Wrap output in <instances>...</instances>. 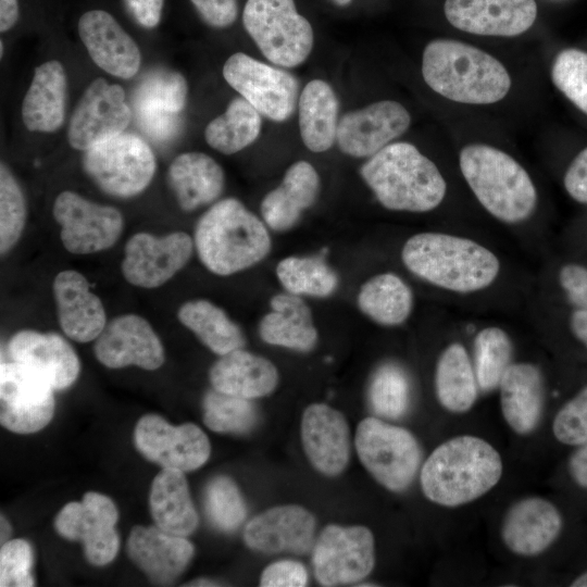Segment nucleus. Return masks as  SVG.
I'll return each mask as SVG.
<instances>
[{"label": "nucleus", "instance_id": "6e6d98bb", "mask_svg": "<svg viewBox=\"0 0 587 587\" xmlns=\"http://www.w3.org/2000/svg\"><path fill=\"white\" fill-rule=\"evenodd\" d=\"M135 21L146 28L155 27L161 20L164 0H124Z\"/></svg>", "mask_w": 587, "mask_h": 587}, {"label": "nucleus", "instance_id": "7c9ffc66", "mask_svg": "<svg viewBox=\"0 0 587 587\" xmlns=\"http://www.w3.org/2000/svg\"><path fill=\"white\" fill-rule=\"evenodd\" d=\"M209 378L213 389L252 400L273 392L279 375L268 359L240 348L221 355Z\"/></svg>", "mask_w": 587, "mask_h": 587}, {"label": "nucleus", "instance_id": "cd10ccee", "mask_svg": "<svg viewBox=\"0 0 587 587\" xmlns=\"http://www.w3.org/2000/svg\"><path fill=\"white\" fill-rule=\"evenodd\" d=\"M9 352L13 361L30 365L45 374L55 390L70 387L80 372L76 352L55 333L20 330L11 337Z\"/></svg>", "mask_w": 587, "mask_h": 587}, {"label": "nucleus", "instance_id": "20e7f679", "mask_svg": "<svg viewBox=\"0 0 587 587\" xmlns=\"http://www.w3.org/2000/svg\"><path fill=\"white\" fill-rule=\"evenodd\" d=\"M360 174L377 201L390 211L429 212L447 193L437 165L405 141L391 142L370 157Z\"/></svg>", "mask_w": 587, "mask_h": 587}, {"label": "nucleus", "instance_id": "e433bc0d", "mask_svg": "<svg viewBox=\"0 0 587 587\" xmlns=\"http://www.w3.org/2000/svg\"><path fill=\"white\" fill-rule=\"evenodd\" d=\"M299 129L312 152L328 150L336 140L338 100L332 86L322 79L309 82L299 98Z\"/></svg>", "mask_w": 587, "mask_h": 587}, {"label": "nucleus", "instance_id": "052dcab7", "mask_svg": "<svg viewBox=\"0 0 587 587\" xmlns=\"http://www.w3.org/2000/svg\"><path fill=\"white\" fill-rule=\"evenodd\" d=\"M1 545L10 540L12 528L8 520L1 514Z\"/></svg>", "mask_w": 587, "mask_h": 587}, {"label": "nucleus", "instance_id": "423d86ee", "mask_svg": "<svg viewBox=\"0 0 587 587\" xmlns=\"http://www.w3.org/2000/svg\"><path fill=\"white\" fill-rule=\"evenodd\" d=\"M463 178L479 204L505 224L527 221L538 193L527 171L509 153L485 143H471L459 153Z\"/></svg>", "mask_w": 587, "mask_h": 587}, {"label": "nucleus", "instance_id": "f704fd0d", "mask_svg": "<svg viewBox=\"0 0 587 587\" xmlns=\"http://www.w3.org/2000/svg\"><path fill=\"white\" fill-rule=\"evenodd\" d=\"M149 507L155 526L166 533L187 537L198 527V513L180 470L162 467L152 480Z\"/></svg>", "mask_w": 587, "mask_h": 587}, {"label": "nucleus", "instance_id": "dca6fc26", "mask_svg": "<svg viewBox=\"0 0 587 587\" xmlns=\"http://www.w3.org/2000/svg\"><path fill=\"white\" fill-rule=\"evenodd\" d=\"M132 114L124 89L98 77L88 85L72 114L68 142L72 148L86 151L124 133Z\"/></svg>", "mask_w": 587, "mask_h": 587}, {"label": "nucleus", "instance_id": "de8ad7c7", "mask_svg": "<svg viewBox=\"0 0 587 587\" xmlns=\"http://www.w3.org/2000/svg\"><path fill=\"white\" fill-rule=\"evenodd\" d=\"M551 79L587 115V51L569 48L559 52L552 63Z\"/></svg>", "mask_w": 587, "mask_h": 587}, {"label": "nucleus", "instance_id": "0eeeda50", "mask_svg": "<svg viewBox=\"0 0 587 587\" xmlns=\"http://www.w3.org/2000/svg\"><path fill=\"white\" fill-rule=\"evenodd\" d=\"M242 23L262 54L275 65L298 66L312 51V26L299 14L294 0H247Z\"/></svg>", "mask_w": 587, "mask_h": 587}, {"label": "nucleus", "instance_id": "a878e982", "mask_svg": "<svg viewBox=\"0 0 587 587\" xmlns=\"http://www.w3.org/2000/svg\"><path fill=\"white\" fill-rule=\"evenodd\" d=\"M126 549L133 563L150 580L161 585L180 576L195 554V547L186 537L166 533L155 525L134 526Z\"/></svg>", "mask_w": 587, "mask_h": 587}, {"label": "nucleus", "instance_id": "f03ea898", "mask_svg": "<svg viewBox=\"0 0 587 587\" xmlns=\"http://www.w3.org/2000/svg\"><path fill=\"white\" fill-rule=\"evenodd\" d=\"M500 453L485 439L461 435L437 446L424 461L420 484L432 502L454 508L490 491L501 479Z\"/></svg>", "mask_w": 587, "mask_h": 587}, {"label": "nucleus", "instance_id": "c9c22d12", "mask_svg": "<svg viewBox=\"0 0 587 587\" xmlns=\"http://www.w3.org/2000/svg\"><path fill=\"white\" fill-rule=\"evenodd\" d=\"M478 383L473 360L460 342L449 344L435 369V392L440 405L451 413H465L475 404Z\"/></svg>", "mask_w": 587, "mask_h": 587}, {"label": "nucleus", "instance_id": "e2e57ef3", "mask_svg": "<svg viewBox=\"0 0 587 587\" xmlns=\"http://www.w3.org/2000/svg\"><path fill=\"white\" fill-rule=\"evenodd\" d=\"M218 584H215V582L213 580H209V579H196L193 582H191V584H188V586H217Z\"/></svg>", "mask_w": 587, "mask_h": 587}, {"label": "nucleus", "instance_id": "473e14b6", "mask_svg": "<svg viewBox=\"0 0 587 587\" xmlns=\"http://www.w3.org/2000/svg\"><path fill=\"white\" fill-rule=\"evenodd\" d=\"M67 79L61 62L51 60L35 68L23 99L22 120L30 132L52 133L65 116Z\"/></svg>", "mask_w": 587, "mask_h": 587}, {"label": "nucleus", "instance_id": "ddd939ff", "mask_svg": "<svg viewBox=\"0 0 587 587\" xmlns=\"http://www.w3.org/2000/svg\"><path fill=\"white\" fill-rule=\"evenodd\" d=\"M118 512L105 495L88 491L82 501L66 503L54 520V528L63 538L80 541L88 562L96 566L111 563L120 549L115 528Z\"/></svg>", "mask_w": 587, "mask_h": 587}, {"label": "nucleus", "instance_id": "8fccbe9b", "mask_svg": "<svg viewBox=\"0 0 587 587\" xmlns=\"http://www.w3.org/2000/svg\"><path fill=\"white\" fill-rule=\"evenodd\" d=\"M552 432L564 445L580 446L587 441V386L558 411Z\"/></svg>", "mask_w": 587, "mask_h": 587}, {"label": "nucleus", "instance_id": "c756f323", "mask_svg": "<svg viewBox=\"0 0 587 587\" xmlns=\"http://www.w3.org/2000/svg\"><path fill=\"white\" fill-rule=\"evenodd\" d=\"M320 176L312 164L298 161L286 171L278 187L267 192L261 201V215L274 232H286L300 220L304 210L316 200Z\"/></svg>", "mask_w": 587, "mask_h": 587}, {"label": "nucleus", "instance_id": "6e6552de", "mask_svg": "<svg viewBox=\"0 0 587 587\" xmlns=\"http://www.w3.org/2000/svg\"><path fill=\"white\" fill-rule=\"evenodd\" d=\"M358 457L373 476L392 492L407 490L421 466L419 441L408 429L376 417L362 420L355 430Z\"/></svg>", "mask_w": 587, "mask_h": 587}, {"label": "nucleus", "instance_id": "0e129e2a", "mask_svg": "<svg viewBox=\"0 0 587 587\" xmlns=\"http://www.w3.org/2000/svg\"><path fill=\"white\" fill-rule=\"evenodd\" d=\"M352 0H332V2L338 7L348 5Z\"/></svg>", "mask_w": 587, "mask_h": 587}, {"label": "nucleus", "instance_id": "c85d7f7f", "mask_svg": "<svg viewBox=\"0 0 587 587\" xmlns=\"http://www.w3.org/2000/svg\"><path fill=\"white\" fill-rule=\"evenodd\" d=\"M498 388L505 423L519 435L530 434L544 408V378L539 367L529 362L511 363Z\"/></svg>", "mask_w": 587, "mask_h": 587}, {"label": "nucleus", "instance_id": "f3484780", "mask_svg": "<svg viewBox=\"0 0 587 587\" xmlns=\"http://www.w3.org/2000/svg\"><path fill=\"white\" fill-rule=\"evenodd\" d=\"M193 247V239L185 232L162 237L137 233L125 246L123 276L136 287H160L189 262Z\"/></svg>", "mask_w": 587, "mask_h": 587}, {"label": "nucleus", "instance_id": "4be33fe9", "mask_svg": "<svg viewBox=\"0 0 587 587\" xmlns=\"http://www.w3.org/2000/svg\"><path fill=\"white\" fill-rule=\"evenodd\" d=\"M316 520L301 505L286 504L267 509L252 517L243 530V541L262 553L305 554L315 544Z\"/></svg>", "mask_w": 587, "mask_h": 587}, {"label": "nucleus", "instance_id": "39448f33", "mask_svg": "<svg viewBox=\"0 0 587 587\" xmlns=\"http://www.w3.org/2000/svg\"><path fill=\"white\" fill-rule=\"evenodd\" d=\"M268 227L235 198L217 201L198 220L193 242L202 264L228 276L250 268L271 251Z\"/></svg>", "mask_w": 587, "mask_h": 587}, {"label": "nucleus", "instance_id": "680f3d73", "mask_svg": "<svg viewBox=\"0 0 587 587\" xmlns=\"http://www.w3.org/2000/svg\"><path fill=\"white\" fill-rule=\"evenodd\" d=\"M572 587H587V571L577 576L571 584Z\"/></svg>", "mask_w": 587, "mask_h": 587}, {"label": "nucleus", "instance_id": "13d9d810", "mask_svg": "<svg viewBox=\"0 0 587 587\" xmlns=\"http://www.w3.org/2000/svg\"><path fill=\"white\" fill-rule=\"evenodd\" d=\"M18 15L17 0H0V30L2 33L8 32L16 24Z\"/></svg>", "mask_w": 587, "mask_h": 587}, {"label": "nucleus", "instance_id": "864d4df0", "mask_svg": "<svg viewBox=\"0 0 587 587\" xmlns=\"http://www.w3.org/2000/svg\"><path fill=\"white\" fill-rule=\"evenodd\" d=\"M199 16L209 26L224 28L238 15L237 0H190Z\"/></svg>", "mask_w": 587, "mask_h": 587}, {"label": "nucleus", "instance_id": "37998d69", "mask_svg": "<svg viewBox=\"0 0 587 587\" xmlns=\"http://www.w3.org/2000/svg\"><path fill=\"white\" fill-rule=\"evenodd\" d=\"M410 399V379L400 365L385 363L376 369L369 386L370 405L376 415L399 419L405 414Z\"/></svg>", "mask_w": 587, "mask_h": 587}, {"label": "nucleus", "instance_id": "2f4dec72", "mask_svg": "<svg viewBox=\"0 0 587 587\" xmlns=\"http://www.w3.org/2000/svg\"><path fill=\"white\" fill-rule=\"evenodd\" d=\"M271 311L259 323L261 339L272 346L299 352L313 350L319 333L312 312L300 296L287 291L270 300Z\"/></svg>", "mask_w": 587, "mask_h": 587}, {"label": "nucleus", "instance_id": "f257e3e1", "mask_svg": "<svg viewBox=\"0 0 587 587\" xmlns=\"http://www.w3.org/2000/svg\"><path fill=\"white\" fill-rule=\"evenodd\" d=\"M401 261L420 279L457 294L482 291L501 272L500 260L490 249L471 238L441 232H422L408 238Z\"/></svg>", "mask_w": 587, "mask_h": 587}, {"label": "nucleus", "instance_id": "72a5a7b5", "mask_svg": "<svg viewBox=\"0 0 587 587\" xmlns=\"http://www.w3.org/2000/svg\"><path fill=\"white\" fill-rule=\"evenodd\" d=\"M167 182L184 211L213 202L222 193L224 172L210 155L186 152L177 155L167 171Z\"/></svg>", "mask_w": 587, "mask_h": 587}, {"label": "nucleus", "instance_id": "6ab92c4d", "mask_svg": "<svg viewBox=\"0 0 587 587\" xmlns=\"http://www.w3.org/2000/svg\"><path fill=\"white\" fill-rule=\"evenodd\" d=\"M187 93V82L180 73L165 68L148 73L133 97L135 117L142 132L158 141L172 139L178 133Z\"/></svg>", "mask_w": 587, "mask_h": 587}, {"label": "nucleus", "instance_id": "c03bdc74", "mask_svg": "<svg viewBox=\"0 0 587 587\" xmlns=\"http://www.w3.org/2000/svg\"><path fill=\"white\" fill-rule=\"evenodd\" d=\"M258 413L250 399L212 389L203 398V423L215 433L242 434L251 430Z\"/></svg>", "mask_w": 587, "mask_h": 587}, {"label": "nucleus", "instance_id": "5fc2aeb1", "mask_svg": "<svg viewBox=\"0 0 587 587\" xmlns=\"http://www.w3.org/2000/svg\"><path fill=\"white\" fill-rule=\"evenodd\" d=\"M563 185L572 199L587 204V147L569 165Z\"/></svg>", "mask_w": 587, "mask_h": 587}, {"label": "nucleus", "instance_id": "1a4fd4ad", "mask_svg": "<svg viewBox=\"0 0 587 587\" xmlns=\"http://www.w3.org/2000/svg\"><path fill=\"white\" fill-rule=\"evenodd\" d=\"M83 166L101 190L129 198L148 187L157 163L152 149L141 137L122 133L84 151Z\"/></svg>", "mask_w": 587, "mask_h": 587}, {"label": "nucleus", "instance_id": "393cba45", "mask_svg": "<svg viewBox=\"0 0 587 587\" xmlns=\"http://www.w3.org/2000/svg\"><path fill=\"white\" fill-rule=\"evenodd\" d=\"M562 516L558 508L540 497H528L512 504L502 520L501 539L514 554L536 557L559 537Z\"/></svg>", "mask_w": 587, "mask_h": 587}, {"label": "nucleus", "instance_id": "2eb2a0df", "mask_svg": "<svg viewBox=\"0 0 587 587\" xmlns=\"http://www.w3.org/2000/svg\"><path fill=\"white\" fill-rule=\"evenodd\" d=\"M137 450L164 469L190 472L201 467L211 453L208 436L196 424H170L157 414L139 419L134 430Z\"/></svg>", "mask_w": 587, "mask_h": 587}, {"label": "nucleus", "instance_id": "09e8293b", "mask_svg": "<svg viewBox=\"0 0 587 587\" xmlns=\"http://www.w3.org/2000/svg\"><path fill=\"white\" fill-rule=\"evenodd\" d=\"M33 549L25 539H10L0 549V586L30 587Z\"/></svg>", "mask_w": 587, "mask_h": 587}, {"label": "nucleus", "instance_id": "3c124183", "mask_svg": "<svg viewBox=\"0 0 587 587\" xmlns=\"http://www.w3.org/2000/svg\"><path fill=\"white\" fill-rule=\"evenodd\" d=\"M308 584V571L295 560H280L266 566L260 577L262 587H303Z\"/></svg>", "mask_w": 587, "mask_h": 587}, {"label": "nucleus", "instance_id": "58836bf2", "mask_svg": "<svg viewBox=\"0 0 587 587\" xmlns=\"http://www.w3.org/2000/svg\"><path fill=\"white\" fill-rule=\"evenodd\" d=\"M178 321L217 355L243 348L245 336L223 309L207 299L183 303L177 311Z\"/></svg>", "mask_w": 587, "mask_h": 587}, {"label": "nucleus", "instance_id": "a18cd8bd", "mask_svg": "<svg viewBox=\"0 0 587 587\" xmlns=\"http://www.w3.org/2000/svg\"><path fill=\"white\" fill-rule=\"evenodd\" d=\"M204 503L209 519L223 532H234L247 515L240 490L228 476L220 475L209 482Z\"/></svg>", "mask_w": 587, "mask_h": 587}, {"label": "nucleus", "instance_id": "5701e85b", "mask_svg": "<svg viewBox=\"0 0 587 587\" xmlns=\"http://www.w3.org/2000/svg\"><path fill=\"white\" fill-rule=\"evenodd\" d=\"M300 436L311 465L335 477L347 467L351 455L350 429L344 414L325 404L312 403L301 419Z\"/></svg>", "mask_w": 587, "mask_h": 587}, {"label": "nucleus", "instance_id": "603ef678", "mask_svg": "<svg viewBox=\"0 0 587 587\" xmlns=\"http://www.w3.org/2000/svg\"><path fill=\"white\" fill-rule=\"evenodd\" d=\"M559 283L567 299L576 309L587 311V267L569 263L559 272Z\"/></svg>", "mask_w": 587, "mask_h": 587}, {"label": "nucleus", "instance_id": "9b49d317", "mask_svg": "<svg viewBox=\"0 0 587 587\" xmlns=\"http://www.w3.org/2000/svg\"><path fill=\"white\" fill-rule=\"evenodd\" d=\"M315 577L323 586L358 583L375 565V540L370 528L362 525L323 528L312 549Z\"/></svg>", "mask_w": 587, "mask_h": 587}, {"label": "nucleus", "instance_id": "412c9836", "mask_svg": "<svg viewBox=\"0 0 587 587\" xmlns=\"http://www.w3.org/2000/svg\"><path fill=\"white\" fill-rule=\"evenodd\" d=\"M444 12L455 28L474 35L513 37L537 17L535 0H446Z\"/></svg>", "mask_w": 587, "mask_h": 587}, {"label": "nucleus", "instance_id": "9d476101", "mask_svg": "<svg viewBox=\"0 0 587 587\" xmlns=\"http://www.w3.org/2000/svg\"><path fill=\"white\" fill-rule=\"evenodd\" d=\"M55 389L37 369L17 362L0 366V423L16 434H33L53 417Z\"/></svg>", "mask_w": 587, "mask_h": 587}, {"label": "nucleus", "instance_id": "69168bd1", "mask_svg": "<svg viewBox=\"0 0 587 587\" xmlns=\"http://www.w3.org/2000/svg\"><path fill=\"white\" fill-rule=\"evenodd\" d=\"M3 50H4L3 41L1 40V41H0V55H1V57H3Z\"/></svg>", "mask_w": 587, "mask_h": 587}, {"label": "nucleus", "instance_id": "4d7b16f0", "mask_svg": "<svg viewBox=\"0 0 587 587\" xmlns=\"http://www.w3.org/2000/svg\"><path fill=\"white\" fill-rule=\"evenodd\" d=\"M569 469L574 482L587 488V441L571 457Z\"/></svg>", "mask_w": 587, "mask_h": 587}, {"label": "nucleus", "instance_id": "f8f14e48", "mask_svg": "<svg viewBox=\"0 0 587 587\" xmlns=\"http://www.w3.org/2000/svg\"><path fill=\"white\" fill-rule=\"evenodd\" d=\"M223 76L261 115L283 122L296 110L299 84L290 73L237 52L223 65Z\"/></svg>", "mask_w": 587, "mask_h": 587}, {"label": "nucleus", "instance_id": "4c0bfd02", "mask_svg": "<svg viewBox=\"0 0 587 587\" xmlns=\"http://www.w3.org/2000/svg\"><path fill=\"white\" fill-rule=\"evenodd\" d=\"M360 311L383 326L404 323L414 305L410 286L398 274L385 272L369 278L357 297Z\"/></svg>", "mask_w": 587, "mask_h": 587}, {"label": "nucleus", "instance_id": "bb28decb", "mask_svg": "<svg viewBox=\"0 0 587 587\" xmlns=\"http://www.w3.org/2000/svg\"><path fill=\"white\" fill-rule=\"evenodd\" d=\"M53 296L64 334L77 342L96 340L107 325V315L86 277L74 270L60 272L53 280Z\"/></svg>", "mask_w": 587, "mask_h": 587}, {"label": "nucleus", "instance_id": "4468645a", "mask_svg": "<svg viewBox=\"0 0 587 587\" xmlns=\"http://www.w3.org/2000/svg\"><path fill=\"white\" fill-rule=\"evenodd\" d=\"M53 217L61 226L62 245L74 254H90L111 248L124 226L117 209L89 201L70 190L57 196Z\"/></svg>", "mask_w": 587, "mask_h": 587}, {"label": "nucleus", "instance_id": "79ce46f5", "mask_svg": "<svg viewBox=\"0 0 587 587\" xmlns=\"http://www.w3.org/2000/svg\"><path fill=\"white\" fill-rule=\"evenodd\" d=\"M473 346V365L479 390L489 392L498 388L512 363V340L503 328L487 326L476 334Z\"/></svg>", "mask_w": 587, "mask_h": 587}, {"label": "nucleus", "instance_id": "b1692460", "mask_svg": "<svg viewBox=\"0 0 587 587\" xmlns=\"http://www.w3.org/2000/svg\"><path fill=\"white\" fill-rule=\"evenodd\" d=\"M78 34L91 60L107 73L127 79L140 67L141 54L135 40L103 10L84 13Z\"/></svg>", "mask_w": 587, "mask_h": 587}, {"label": "nucleus", "instance_id": "7ed1b4c3", "mask_svg": "<svg viewBox=\"0 0 587 587\" xmlns=\"http://www.w3.org/2000/svg\"><path fill=\"white\" fill-rule=\"evenodd\" d=\"M422 76L439 96L464 104H491L509 93L511 76L488 52L454 39H435L422 55Z\"/></svg>", "mask_w": 587, "mask_h": 587}, {"label": "nucleus", "instance_id": "a211bd4d", "mask_svg": "<svg viewBox=\"0 0 587 587\" xmlns=\"http://www.w3.org/2000/svg\"><path fill=\"white\" fill-rule=\"evenodd\" d=\"M409 111L394 100H382L346 113L337 126L340 151L354 158L372 157L405 133Z\"/></svg>", "mask_w": 587, "mask_h": 587}, {"label": "nucleus", "instance_id": "bf43d9fd", "mask_svg": "<svg viewBox=\"0 0 587 587\" xmlns=\"http://www.w3.org/2000/svg\"><path fill=\"white\" fill-rule=\"evenodd\" d=\"M570 327L574 336L587 348V311L576 309L571 314Z\"/></svg>", "mask_w": 587, "mask_h": 587}, {"label": "nucleus", "instance_id": "aec40b11", "mask_svg": "<svg viewBox=\"0 0 587 587\" xmlns=\"http://www.w3.org/2000/svg\"><path fill=\"white\" fill-rule=\"evenodd\" d=\"M93 352L109 369L135 365L154 371L164 362V349L152 326L146 319L132 313L107 323L95 341Z\"/></svg>", "mask_w": 587, "mask_h": 587}, {"label": "nucleus", "instance_id": "49530a36", "mask_svg": "<svg viewBox=\"0 0 587 587\" xmlns=\"http://www.w3.org/2000/svg\"><path fill=\"white\" fill-rule=\"evenodd\" d=\"M26 202L22 189L4 163L0 166V252L8 253L22 236Z\"/></svg>", "mask_w": 587, "mask_h": 587}, {"label": "nucleus", "instance_id": "ea45409f", "mask_svg": "<svg viewBox=\"0 0 587 587\" xmlns=\"http://www.w3.org/2000/svg\"><path fill=\"white\" fill-rule=\"evenodd\" d=\"M261 114L242 97L232 100L226 111L205 127L208 145L224 154L250 146L260 135Z\"/></svg>", "mask_w": 587, "mask_h": 587}, {"label": "nucleus", "instance_id": "a19ab883", "mask_svg": "<svg viewBox=\"0 0 587 587\" xmlns=\"http://www.w3.org/2000/svg\"><path fill=\"white\" fill-rule=\"evenodd\" d=\"M275 272L284 289L300 297L325 298L338 287L337 273L322 254L284 258Z\"/></svg>", "mask_w": 587, "mask_h": 587}]
</instances>
